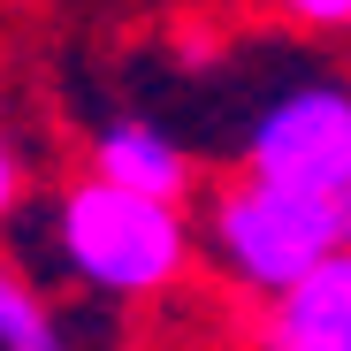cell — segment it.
<instances>
[{
	"label": "cell",
	"mask_w": 351,
	"mask_h": 351,
	"mask_svg": "<svg viewBox=\"0 0 351 351\" xmlns=\"http://www.w3.org/2000/svg\"><path fill=\"white\" fill-rule=\"evenodd\" d=\"M46 275H62L77 298L99 306H160L199 275V214L191 199L130 191L107 176H77L53 191L46 229H38Z\"/></svg>",
	"instance_id": "obj_1"
},
{
	"label": "cell",
	"mask_w": 351,
	"mask_h": 351,
	"mask_svg": "<svg viewBox=\"0 0 351 351\" xmlns=\"http://www.w3.org/2000/svg\"><path fill=\"white\" fill-rule=\"evenodd\" d=\"M351 245V176L336 184H275V176H237L199 214V267L221 275L237 298H275L298 282L321 252Z\"/></svg>",
	"instance_id": "obj_2"
},
{
	"label": "cell",
	"mask_w": 351,
	"mask_h": 351,
	"mask_svg": "<svg viewBox=\"0 0 351 351\" xmlns=\"http://www.w3.org/2000/svg\"><path fill=\"white\" fill-rule=\"evenodd\" d=\"M245 168L275 184L351 176V77H298L245 123Z\"/></svg>",
	"instance_id": "obj_3"
},
{
	"label": "cell",
	"mask_w": 351,
	"mask_h": 351,
	"mask_svg": "<svg viewBox=\"0 0 351 351\" xmlns=\"http://www.w3.org/2000/svg\"><path fill=\"white\" fill-rule=\"evenodd\" d=\"M252 343H267V351H351V245L321 252L298 282L260 298Z\"/></svg>",
	"instance_id": "obj_4"
},
{
	"label": "cell",
	"mask_w": 351,
	"mask_h": 351,
	"mask_svg": "<svg viewBox=\"0 0 351 351\" xmlns=\"http://www.w3.org/2000/svg\"><path fill=\"white\" fill-rule=\"evenodd\" d=\"M84 168L107 176V184L130 191H160V199H191V153L176 130H160L153 114H107V123L84 138Z\"/></svg>",
	"instance_id": "obj_5"
},
{
	"label": "cell",
	"mask_w": 351,
	"mask_h": 351,
	"mask_svg": "<svg viewBox=\"0 0 351 351\" xmlns=\"http://www.w3.org/2000/svg\"><path fill=\"white\" fill-rule=\"evenodd\" d=\"M69 328L53 313V298L38 290V275H23L16 260H0V351H53Z\"/></svg>",
	"instance_id": "obj_6"
},
{
	"label": "cell",
	"mask_w": 351,
	"mask_h": 351,
	"mask_svg": "<svg viewBox=\"0 0 351 351\" xmlns=\"http://www.w3.org/2000/svg\"><path fill=\"white\" fill-rule=\"evenodd\" d=\"M23 206H31V160L16 153V138H8V130H0V229H8Z\"/></svg>",
	"instance_id": "obj_7"
},
{
	"label": "cell",
	"mask_w": 351,
	"mask_h": 351,
	"mask_svg": "<svg viewBox=\"0 0 351 351\" xmlns=\"http://www.w3.org/2000/svg\"><path fill=\"white\" fill-rule=\"evenodd\" d=\"M267 8L298 31H351V0H267Z\"/></svg>",
	"instance_id": "obj_8"
},
{
	"label": "cell",
	"mask_w": 351,
	"mask_h": 351,
	"mask_svg": "<svg viewBox=\"0 0 351 351\" xmlns=\"http://www.w3.org/2000/svg\"><path fill=\"white\" fill-rule=\"evenodd\" d=\"M343 38H351V31H343Z\"/></svg>",
	"instance_id": "obj_9"
}]
</instances>
